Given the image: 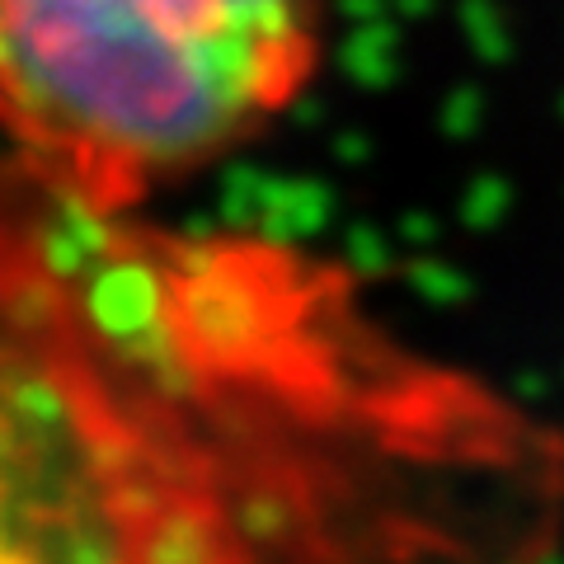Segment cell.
<instances>
[{"instance_id":"cell-1","label":"cell","mask_w":564,"mask_h":564,"mask_svg":"<svg viewBox=\"0 0 564 564\" xmlns=\"http://www.w3.org/2000/svg\"><path fill=\"white\" fill-rule=\"evenodd\" d=\"M564 437L404 344L344 259L99 217L0 165V555L522 551Z\"/></svg>"},{"instance_id":"cell-2","label":"cell","mask_w":564,"mask_h":564,"mask_svg":"<svg viewBox=\"0 0 564 564\" xmlns=\"http://www.w3.org/2000/svg\"><path fill=\"white\" fill-rule=\"evenodd\" d=\"M325 52L329 0H0V141L52 198L132 217L269 137Z\"/></svg>"}]
</instances>
